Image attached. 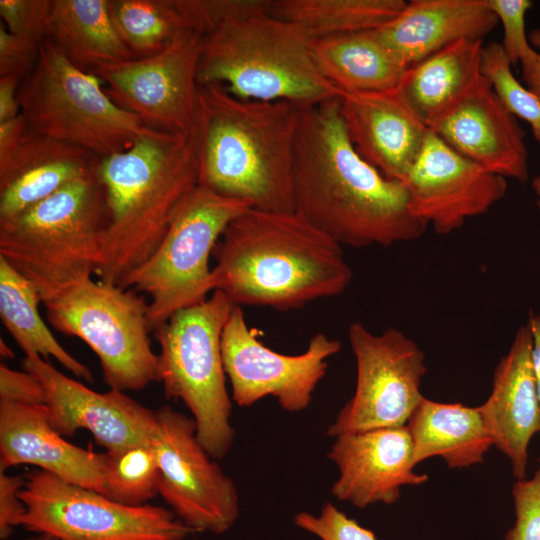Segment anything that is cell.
I'll return each mask as SVG.
<instances>
[{
  "instance_id": "44",
  "label": "cell",
  "mask_w": 540,
  "mask_h": 540,
  "mask_svg": "<svg viewBox=\"0 0 540 540\" xmlns=\"http://www.w3.org/2000/svg\"><path fill=\"white\" fill-rule=\"evenodd\" d=\"M531 40L540 49V30L532 32ZM522 79L525 86L540 99V51L532 62L522 67Z\"/></svg>"
},
{
  "instance_id": "38",
  "label": "cell",
  "mask_w": 540,
  "mask_h": 540,
  "mask_svg": "<svg viewBox=\"0 0 540 540\" xmlns=\"http://www.w3.org/2000/svg\"><path fill=\"white\" fill-rule=\"evenodd\" d=\"M51 0H0L1 22L13 35L41 43L47 36Z\"/></svg>"
},
{
  "instance_id": "48",
  "label": "cell",
  "mask_w": 540,
  "mask_h": 540,
  "mask_svg": "<svg viewBox=\"0 0 540 540\" xmlns=\"http://www.w3.org/2000/svg\"><path fill=\"white\" fill-rule=\"evenodd\" d=\"M25 540H57V539L46 534H34L33 536H30Z\"/></svg>"
},
{
  "instance_id": "15",
  "label": "cell",
  "mask_w": 540,
  "mask_h": 540,
  "mask_svg": "<svg viewBox=\"0 0 540 540\" xmlns=\"http://www.w3.org/2000/svg\"><path fill=\"white\" fill-rule=\"evenodd\" d=\"M341 349L338 340L315 334L306 350L297 355L265 346L250 329L240 306H233L221 336L224 370L231 385V399L249 407L267 396L288 412L306 409L325 376L328 360Z\"/></svg>"
},
{
  "instance_id": "35",
  "label": "cell",
  "mask_w": 540,
  "mask_h": 540,
  "mask_svg": "<svg viewBox=\"0 0 540 540\" xmlns=\"http://www.w3.org/2000/svg\"><path fill=\"white\" fill-rule=\"evenodd\" d=\"M269 3L270 0H180L192 28L202 35L233 18L269 13Z\"/></svg>"
},
{
  "instance_id": "43",
  "label": "cell",
  "mask_w": 540,
  "mask_h": 540,
  "mask_svg": "<svg viewBox=\"0 0 540 540\" xmlns=\"http://www.w3.org/2000/svg\"><path fill=\"white\" fill-rule=\"evenodd\" d=\"M28 129L24 116L20 113L17 117L0 123V156L7 154L19 142Z\"/></svg>"
},
{
  "instance_id": "40",
  "label": "cell",
  "mask_w": 540,
  "mask_h": 540,
  "mask_svg": "<svg viewBox=\"0 0 540 540\" xmlns=\"http://www.w3.org/2000/svg\"><path fill=\"white\" fill-rule=\"evenodd\" d=\"M0 401L23 405H44L42 384L31 373L0 365Z\"/></svg>"
},
{
  "instance_id": "39",
  "label": "cell",
  "mask_w": 540,
  "mask_h": 540,
  "mask_svg": "<svg viewBox=\"0 0 540 540\" xmlns=\"http://www.w3.org/2000/svg\"><path fill=\"white\" fill-rule=\"evenodd\" d=\"M40 44L11 34L1 22L0 77L26 75L35 65Z\"/></svg>"
},
{
  "instance_id": "5",
  "label": "cell",
  "mask_w": 540,
  "mask_h": 540,
  "mask_svg": "<svg viewBox=\"0 0 540 540\" xmlns=\"http://www.w3.org/2000/svg\"><path fill=\"white\" fill-rule=\"evenodd\" d=\"M313 37L269 13L227 20L203 35L199 86L222 85L235 97L309 107L338 98L319 72Z\"/></svg>"
},
{
  "instance_id": "25",
  "label": "cell",
  "mask_w": 540,
  "mask_h": 540,
  "mask_svg": "<svg viewBox=\"0 0 540 540\" xmlns=\"http://www.w3.org/2000/svg\"><path fill=\"white\" fill-rule=\"evenodd\" d=\"M483 40L461 39L410 66L396 87L429 128L483 77Z\"/></svg>"
},
{
  "instance_id": "31",
  "label": "cell",
  "mask_w": 540,
  "mask_h": 540,
  "mask_svg": "<svg viewBox=\"0 0 540 540\" xmlns=\"http://www.w3.org/2000/svg\"><path fill=\"white\" fill-rule=\"evenodd\" d=\"M108 8L118 34L136 58L154 55L194 30L180 0H108Z\"/></svg>"
},
{
  "instance_id": "16",
  "label": "cell",
  "mask_w": 540,
  "mask_h": 540,
  "mask_svg": "<svg viewBox=\"0 0 540 540\" xmlns=\"http://www.w3.org/2000/svg\"><path fill=\"white\" fill-rule=\"evenodd\" d=\"M401 182L412 214L438 234L486 213L507 192L506 178L461 155L431 130Z\"/></svg>"
},
{
  "instance_id": "46",
  "label": "cell",
  "mask_w": 540,
  "mask_h": 540,
  "mask_svg": "<svg viewBox=\"0 0 540 540\" xmlns=\"http://www.w3.org/2000/svg\"><path fill=\"white\" fill-rule=\"evenodd\" d=\"M0 353L2 358L4 359H10L15 357L13 350L2 338L0 339Z\"/></svg>"
},
{
  "instance_id": "37",
  "label": "cell",
  "mask_w": 540,
  "mask_h": 540,
  "mask_svg": "<svg viewBox=\"0 0 540 540\" xmlns=\"http://www.w3.org/2000/svg\"><path fill=\"white\" fill-rule=\"evenodd\" d=\"M512 496L516 519L504 540H540V458L533 476L513 485Z\"/></svg>"
},
{
  "instance_id": "9",
  "label": "cell",
  "mask_w": 540,
  "mask_h": 540,
  "mask_svg": "<svg viewBox=\"0 0 540 540\" xmlns=\"http://www.w3.org/2000/svg\"><path fill=\"white\" fill-rule=\"evenodd\" d=\"M57 331L85 342L110 389L138 391L159 380L149 339L148 305L132 289L83 278L43 302Z\"/></svg>"
},
{
  "instance_id": "21",
  "label": "cell",
  "mask_w": 540,
  "mask_h": 540,
  "mask_svg": "<svg viewBox=\"0 0 540 540\" xmlns=\"http://www.w3.org/2000/svg\"><path fill=\"white\" fill-rule=\"evenodd\" d=\"M340 112L356 151L386 177L402 180L430 129L397 89L340 92Z\"/></svg>"
},
{
  "instance_id": "23",
  "label": "cell",
  "mask_w": 540,
  "mask_h": 540,
  "mask_svg": "<svg viewBox=\"0 0 540 540\" xmlns=\"http://www.w3.org/2000/svg\"><path fill=\"white\" fill-rule=\"evenodd\" d=\"M29 128L0 156V220L12 218L96 171L98 157Z\"/></svg>"
},
{
  "instance_id": "45",
  "label": "cell",
  "mask_w": 540,
  "mask_h": 540,
  "mask_svg": "<svg viewBox=\"0 0 540 540\" xmlns=\"http://www.w3.org/2000/svg\"><path fill=\"white\" fill-rule=\"evenodd\" d=\"M528 323L530 324L533 335V359L540 399V311L538 313L530 311Z\"/></svg>"
},
{
  "instance_id": "36",
  "label": "cell",
  "mask_w": 540,
  "mask_h": 540,
  "mask_svg": "<svg viewBox=\"0 0 540 540\" xmlns=\"http://www.w3.org/2000/svg\"><path fill=\"white\" fill-rule=\"evenodd\" d=\"M298 528L320 540H378L375 534L327 502L319 515L300 511L293 518Z\"/></svg>"
},
{
  "instance_id": "4",
  "label": "cell",
  "mask_w": 540,
  "mask_h": 540,
  "mask_svg": "<svg viewBox=\"0 0 540 540\" xmlns=\"http://www.w3.org/2000/svg\"><path fill=\"white\" fill-rule=\"evenodd\" d=\"M107 225L95 275L118 285L157 249L190 192L199 184L193 135L160 130L127 150L98 159Z\"/></svg>"
},
{
  "instance_id": "11",
  "label": "cell",
  "mask_w": 540,
  "mask_h": 540,
  "mask_svg": "<svg viewBox=\"0 0 540 540\" xmlns=\"http://www.w3.org/2000/svg\"><path fill=\"white\" fill-rule=\"evenodd\" d=\"M19 526L57 540H186L195 532L172 510L127 506L41 470L25 475Z\"/></svg>"
},
{
  "instance_id": "33",
  "label": "cell",
  "mask_w": 540,
  "mask_h": 540,
  "mask_svg": "<svg viewBox=\"0 0 540 540\" xmlns=\"http://www.w3.org/2000/svg\"><path fill=\"white\" fill-rule=\"evenodd\" d=\"M511 65L501 43L489 42L484 46L482 75L505 108L530 125L532 134L540 145V99L515 78Z\"/></svg>"
},
{
  "instance_id": "24",
  "label": "cell",
  "mask_w": 540,
  "mask_h": 540,
  "mask_svg": "<svg viewBox=\"0 0 540 540\" xmlns=\"http://www.w3.org/2000/svg\"><path fill=\"white\" fill-rule=\"evenodd\" d=\"M498 23L486 0H412L377 30L409 68L458 40H483Z\"/></svg>"
},
{
  "instance_id": "29",
  "label": "cell",
  "mask_w": 540,
  "mask_h": 540,
  "mask_svg": "<svg viewBox=\"0 0 540 540\" xmlns=\"http://www.w3.org/2000/svg\"><path fill=\"white\" fill-rule=\"evenodd\" d=\"M42 303L34 285L0 257V317L25 355L53 357L77 378L93 382L91 370L72 356L43 321Z\"/></svg>"
},
{
  "instance_id": "27",
  "label": "cell",
  "mask_w": 540,
  "mask_h": 540,
  "mask_svg": "<svg viewBox=\"0 0 540 540\" xmlns=\"http://www.w3.org/2000/svg\"><path fill=\"white\" fill-rule=\"evenodd\" d=\"M312 56L321 75L339 93L395 89L408 69L377 29L313 39Z\"/></svg>"
},
{
  "instance_id": "8",
  "label": "cell",
  "mask_w": 540,
  "mask_h": 540,
  "mask_svg": "<svg viewBox=\"0 0 540 540\" xmlns=\"http://www.w3.org/2000/svg\"><path fill=\"white\" fill-rule=\"evenodd\" d=\"M233 304L221 291L173 313L155 331L159 380L168 398L181 400L198 440L213 459L231 449L235 430L225 380L221 336Z\"/></svg>"
},
{
  "instance_id": "32",
  "label": "cell",
  "mask_w": 540,
  "mask_h": 540,
  "mask_svg": "<svg viewBox=\"0 0 540 540\" xmlns=\"http://www.w3.org/2000/svg\"><path fill=\"white\" fill-rule=\"evenodd\" d=\"M105 496L127 506H143L159 495V469L150 445L105 452Z\"/></svg>"
},
{
  "instance_id": "14",
  "label": "cell",
  "mask_w": 540,
  "mask_h": 540,
  "mask_svg": "<svg viewBox=\"0 0 540 540\" xmlns=\"http://www.w3.org/2000/svg\"><path fill=\"white\" fill-rule=\"evenodd\" d=\"M202 39L200 32L190 30L154 55L105 64L92 73L107 85L104 89L115 103L147 126L192 135Z\"/></svg>"
},
{
  "instance_id": "2",
  "label": "cell",
  "mask_w": 540,
  "mask_h": 540,
  "mask_svg": "<svg viewBox=\"0 0 540 540\" xmlns=\"http://www.w3.org/2000/svg\"><path fill=\"white\" fill-rule=\"evenodd\" d=\"M213 292L235 306L287 311L341 294L353 271L342 245L297 211L250 208L214 247Z\"/></svg>"
},
{
  "instance_id": "28",
  "label": "cell",
  "mask_w": 540,
  "mask_h": 540,
  "mask_svg": "<svg viewBox=\"0 0 540 540\" xmlns=\"http://www.w3.org/2000/svg\"><path fill=\"white\" fill-rule=\"evenodd\" d=\"M47 36L87 72L136 58L113 24L108 0H51Z\"/></svg>"
},
{
  "instance_id": "1",
  "label": "cell",
  "mask_w": 540,
  "mask_h": 540,
  "mask_svg": "<svg viewBox=\"0 0 540 540\" xmlns=\"http://www.w3.org/2000/svg\"><path fill=\"white\" fill-rule=\"evenodd\" d=\"M294 201L295 211L342 246H391L420 238L428 227L410 211L403 182L356 151L339 97L301 109Z\"/></svg>"
},
{
  "instance_id": "42",
  "label": "cell",
  "mask_w": 540,
  "mask_h": 540,
  "mask_svg": "<svg viewBox=\"0 0 540 540\" xmlns=\"http://www.w3.org/2000/svg\"><path fill=\"white\" fill-rule=\"evenodd\" d=\"M20 79L14 76L0 77V123L20 114L18 86Z\"/></svg>"
},
{
  "instance_id": "26",
  "label": "cell",
  "mask_w": 540,
  "mask_h": 540,
  "mask_svg": "<svg viewBox=\"0 0 540 540\" xmlns=\"http://www.w3.org/2000/svg\"><path fill=\"white\" fill-rule=\"evenodd\" d=\"M406 427L415 465L441 457L449 468H465L482 463L493 446L479 408L461 403H441L424 397Z\"/></svg>"
},
{
  "instance_id": "12",
  "label": "cell",
  "mask_w": 540,
  "mask_h": 540,
  "mask_svg": "<svg viewBox=\"0 0 540 540\" xmlns=\"http://www.w3.org/2000/svg\"><path fill=\"white\" fill-rule=\"evenodd\" d=\"M348 338L356 360L354 395L340 409L327 434L405 426L424 396L420 387L427 373L421 348L396 328L380 334L362 323L350 324Z\"/></svg>"
},
{
  "instance_id": "47",
  "label": "cell",
  "mask_w": 540,
  "mask_h": 540,
  "mask_svg": "<svg viewBox=\"0 0 540 540\" xmlns=\"http://www.w3.org/2000/svg\"><path fill=\"white\" fill-rule=\"evenodd\" d=\"M532 188L537 196L536 204L540 211V174L532 180Z\"/></svg>"
},
{
  "instance_id": "18",
  "label": "cell",
  "mask_w": 540,
  "mask_h": 540,
  "mask_svg": "<svg viewBox=\"0 0 540 540\" xmlns=\"http://www.w3.org/2000/svg\"><path fill=\"white\" fill-rule=\"evenodd\" d=\"M327 457L339 476L331 494L358 508L394 504L405 485H421L429 477L414 471L413 444L405 426L347 433L335 437Z\"/></svg>"
},
{
  "instance_id": "6",
  "label": "cell",
  "mask_w": 540,
  "mask_h": 540,
  "mask_svg": "<svg viewBox=\"0 0 540 540\" xmlns=\"http://www.w3.org/2000/svg\"><path fill=\"white\" fill-rule=\"evenodd\" d=\"M106 225L104 190L95 171L0 220V257L34 285L43 303L95 273Z\"/></svg>"
},
{
  "instance_id": "13",
  "label": "cell",
  "mask_w": 540,
  "mask_h": 540,
  "mask_svg": "<svg viewBox=\"0 0 540 540\" xmlns=\"http://www.w3.org/2000/svg\"><path fill=\"white\" fill-rule=\"evenodd\" d=\"M156 417L150 446L159 469V495L195 533L227 532L240 513L233 480L198 440L192 417L168 405L157 409Z\"/></svg>"
},
{
  "instance_id": "20",
  "label": "cell",
  "mask_w": 540,
  "mask_h": 540,
  "mask_svg": "<svg viewBox=\"0 0 540 540\" xmlns=\"http://www.w3.org/2000/svg\"><path fill=\"white\" fill-rule=\"evenodd\" d=\"M478 408L493 446L509 459L513 476L524 479L529 443L540 432V399L528 321L518 329L507 355L497 365L492 391Z\"/></svg>"
},
{
  "instance_id": "3",
  "label": "cell",
  "mask_w": 540,
  "mask_h": 540,
  "mask_svg": "<svg viewBox=\"0 0 540 540\" xmlns=\"http://www.w3.org/2000/svg\"><path fill=\"white\" fill-rule=\"evenodd\" d=\"M302 107L241 99L199 86L193 132L199 185L252 208L295 211L294 164Z\"/></svg>"
},
{
  "instance_id": "22",
  "label": "cell",
  "mask_w": 540,
  "mask_h": 540,
  "mask_svg": "<svg viewBox=\"0 0 540 540\" xmlns=\"http://www.w3.org/2000/svg\"><path fill=\"white\" fill-rule=\"evenodd\" d=\"M105 452L74 445L50 425L45 405L0 401V470L34 465L105 495Z\"/></svg>"
},
{
  "instance_id": "7",
  "label": "cell",
  "mask_w": 540,
  "mask_h": 540,
  "mask_svg": "<svg viewBox=\"0 0 540 540\" xmlns=\"http://www.w3.org/2000/svg\"><path fill=\"white\" fill-rule=\"evenodd\" d=\"M102 83L46 37L34 67L18 89L20 113L30 130L98 158L125 151L156 129L115 103Z\"/></svg>"
},
{
  "instance_id": "41",
  "label": "cell",
  "mask_w": 540,
  "mask_h": 540,
  "mask_svg": "<svg viewBox=\"0 0 540 540\" xmlns=\"http://www.w3.org/2000/svg\"><path fill=\"white\" fill-rule=\"evenodd\" d=\"M25 478L9 475L0 470V538L8 539L19 526L25 513V505L20 497Z\"/></svg>"
},
{
  "instance_id": "10",
  "label": "cell",
  "mask_w": 540,
  "mask_h": 540,
  "mask_svg": "<svg viewBox=\"0 0 540 540\" xmlns=\"http://www.w3.org/2000/svg\"><path fill=\"white\" fill-rule=\"evenodd\" d=\"M250 208L199 184L185 198L154 253L117 285L149 295L151 330L213 291L214 247L227 225Z\"/></svg>"
},
{
  "instance_id": "34",
  "label": "cell",
  "mask_w": 540,
  "mask_h": 540,
  "mask_svg": "<svg viewBox=\"0 0 540 540\" xmlns=\"http://www.w3.org/2000/svg\"><path fill=\"white\" fill-rule=\"evenodd\" d=\"M503 26L501 46L512 64L525 66L538 54L531 47L526 30L525 16L532 6L530 0H486Z\"/></svg>"
},
{
  "instance_id": "30",
  "label": "cell",
  "mask_w": 540,
  "mask_h": 540,
  "mask_svg": "<svg viewBox=\"0 0 540 540\" xmlns=\"http://www.w3.org/2000/svg\"><path fill=\"white\" fill-rule=\"evenodd\" d=\"M404 0H270L269 14L294 22L314 39L379 29L400 15Z\"/></svg>"
},
{
  "instance_id": "17",
  "label": "cell",
  "mask_w": 540,
  "mask_h": 540,
  "mask_svg": "<svg viewBox=\"0 0 540 540\" xmlns=\"http://www.w3.org/2000/svg\"><path fill=\"white\" fill-rule=\"evenodd\" d=\"M22 367L42 384L49 423L61 436L71 437L84 429L106 451L150 445L157 429L156 411L126 392L94 391L36 354L25 355Z\"/></svg>"
},
{
  "instance_id": "19",
  "label": "cell",
  "mask_w": 540,
  "mask_h": 540,
  "mask_svg": "<svg viewBox=\"0 0 540 540\" xmlns=\"http://www.w3.org/2000/svg\"><path fill=\"white\" fill-rule=\"evenodd\" d=\"M429 129L487 171L528 180L525 132L484 76Z\"/></svg>"
}]
</instances>
